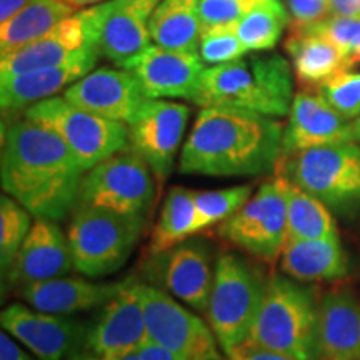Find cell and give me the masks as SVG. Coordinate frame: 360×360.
<instances>
[{
    "label": "cell",
    "mask_w": 360,
    "mask_h": 360,
    "mask_svg": "<svg viewBox=\"0 0 360 360\" xmlns=\"http://www.w3.org/2000/svg\"><path fill=\"white\" fill-rule=\"evenodd\" d=\"M85 170L60 135L24 117L2 132V188L35 219L64 220L77 205Z\"/></svg>",
    "instance_id": "1"
},
{
    "label": "cell",
    "mask_w": 360,
    "mask_h": 360,
    "mask_svg": "<svg viewBox=\"0 0 360 360\" xmlns=\"http://www.w3.org/2000/svg\"><path fill=\"white\" fill-rule=\"evenodd\" d=\"M283 127L276 117L236 107H202L180 154L179 170L242 177L276 170Z\"/></svg>",
    "instance_id": "2"
},
{
    "label": "cell",
    "mask_w": 360,
    "mask_h": 360,
    "mask_svg": "<svg viewBox=\"0 0 360 360\" xmlns=\"http://www.w3.org/2000/svg\"><path fill=\"white\" fill-rule=\"evenodd\" d=\"M292 65L281 53H247L227 64L205 67L193 103L236 107L276 117L289 115L294 101Z\"/></svg>",
    "instance_id": "3"
},
{
    "label": "cell",
    "mask_w": 360,
    "mask_h": 360,
    "mask_svg": "<svg viewBox=\"0 0 360 360\" xmlns=\"http://www.w3.org/2000/svg\"><path fill=\"white\" fill-rule=\"evenodd\" d=\"M314 292L283 276L267 278L249 340L297 360H321Z\"/></svg>",
    "instance_id": "4"
},
{
    "label": "cell",
    "mask_w": 360,
    "mask_h": 360,
    "mask_svg": "<svg viewBox=\"0 0 360 360\" xmlns=\"http://www.w3.org/2000/svg\"><path fill=\"white\" fill-rule=\"evenodd\" d=\"M274 172L322 200L332 212L360 210V143L342 142L282 155Z\"/></svg>",
    "instance_id": "5"
},
{
    "label": "cell",
    "mask_w": 360,
    "mask_h": 360,
    "mask_svg": "<svg viewBox=\"0 0 360 360\" xmlns=\"http://www.w3.org/2000/svg\"><path fill=\"white\" fill-rule=\"evenodd\" d=\"M265 285L260 270L238 254L222 252L215 260L205 315L224 354L249 339Z\"/></svg>",
    "instance_id": "6"
},
{
    "label": "cell",
    "mask_w": 360,
    "mask_h": 360,
    "mask_svg": "<svg viewBox=\"0 0 360 360\" xmlns=\"http://www.w3.org/2000/svg\"><path fill=\"white\" fill-rule=\"evenodd\" d=\"M143 215L119 214L94 205H75L69 225L74 269L87 277L114 274L132 254L143 231Z\"/></svg>",
    "instance_id": "7"
},
{
    "label": "cell",
    "mask_w": 360,
    "mask_h": 360,
    "mask_svg": "<svg viewBox=\"0 0 360 360\" xmlns=\"http://www.w3.org/2000/svg\"><path fill=\"white\" fill-rule=\"evenodd\" d=\"M24 117L47 125L60 135L85 172L129 148L127 125L80 109L65 97H51L34 103L24 112Z\"/></svg>",
    "instance_id": "8"
},
{
    "label": "cell",
    "mask_w": 360,
    "mask_h": 360,
    "mask_svg": "<svg viewBox=\"0 0 360 360\" xmlns=\"http://www.w3.org/2000/svg\"><path fill=\"white\" fill-rule=\"evenodd\" d=\"M219 236L265 262L281 257L287 237V179L264 182L236 214L224 220Z\"/></svg>",
    "instance_id": "9"
},
{
    "label": "cell",
    "mask_w": 360,
    "mask_h": 360,
    "mask_svg": "<svg viewBox=\"0 0 360 360\" xmlns=\"http://www.w3.org/2000/svg\"><path fill=\"white\" fill-rule=\"evenodd\" d=\"M150 165L130 148L85 172L77 205H94L127 215H146L155 199Z\"/></svg>",
    "instance_id": "10"
},
{
    "label": "cell",
    "mask_w": 360,
    "mask_h": 360,
    "mask_svg": "<svg viewBox=\"0 0 360 360\" xmlns=\"http://www.w3.org/2000/svg\"><path fill=\"white\" fill-rule=\"evenodd\" d=\"M148 340L182 360H225L212 328L159 287L139 283Z\"/></svg>",
    "instance_id": "11"
},
{
    "label": "cell",
    "mask_w": 360,
    "mask_h": 360,
    "mask_svg": "<svg viewBox=\"0 0 360 360\" xmlns=\"http://www.w3.org/2000/svg\"><path fill=\"white\" fill-rule=\"evenodd\" d=\"M159 0H105L80 11L101 57L125 69L150 47V17Z\"/></svg>",
    "instance_id": "12"
},
{
    "label": "cell",
    "mask_w": 360,
    "mask_h": 360,
    "mask_svg": "<svg viewBox=\"0 0 360 360\" xmlns=\"http://www.w3.org/2000/svg\"><path fill=\"white\" fill-rule=\"evenodd\" d=\"M191 117L186 103L147 98L129 127V148L150 165L159 179L169 177Z\"/></svg>",
    "instance_id": "13"
},
{
    "label": "cell",
    "mask_w": 360,
    "mask_h": 360,
    "mask_svg": "<svg viewBox=\"0 0 360 360\" xmlns=\"http://www.w3.org/2000/svg\"><path fill=\"white\" fill-rule=\"evenodd\" d=\"M0 323L39 360H64L79 354L85 345L87 327L65 315L32 310L22 304L4 309Z\"/></svg>",
    "instance_id": "14"
},
{
    "label": "cell",
    "mask_w": 360,
    "mask_h": 360,
    "mask_svg": "<svg viewBox=\"0 0 360 360\" xmlns=\"http://www.w3.org/2000/svg\"><path fill=\"white\" fill-rule=\"evenodd\" d=\"M139 283L134 277L125 278L119 292L103 305L98 317L87 327L85 352L105 357L130 352L148 342Z\"/></svg>",
    "instance_id": "15"
},
{
    "label": "cell",
    "mask_w": 360,
    "mask_h": 360,
    "mask_svg": "<svg viewBox=\"0 0 360 360\" xmlns=\"http://www.w3.org/2000/svg\"><path fill=\"white\" fill-rule=\"evenodd\" d=\"M87 57H101V53L90 37L82 13L75 12L42 39L0 56V77L51 69Z\"/></svg>",
    "instance_id": "16"
},
{
    "label": "cell",
    "mask_w": 360,
    "mask_h": 360,
    "mask_svg": "<svg viewBox=\"0 0 360 360\" xmlns=\"http://www.w3.org/2000/svg\"><path fill=\"white\" fill-rule=\"evenodd\" d=\"M125 69L132 70L147 98H186L193 102L205 65L199 53L150 45Z\"/></svg>",
    "instance_id": "17"
},
{
    "label": "cell",
    "mask_w": 360,
    "mask_h": 360,
    "mask_svg": "<svg viewBox=\"0 0 360 360\" xmlns=\"http://www.w3.org/2000/svg\"><path fill=\"white\" fill-rule=\"evenodd\" d=\"M64 97L80 109L124 124H129L147 101L134 72L122 67L90 70L65 89Z\"/></svg>",
    "instance_id": "18"
},
{
    "label": "cell",
    "mask_w": 360,
    "mask_h": 360,
    "mask_svg": "<svg viewBox=\"0 0 360 360\" xmlns=\"http://www.w3.org/2000/svg\"><path fill=\"white\" fill-rule=\"evenodd\" d=\"M354 141V122L332 109L317 90L305 87L295 94L283 130L282 155Z\"/></svg>",
    "instance_id": "19"
},
{
    "label": "cell",
    "mask_w": 360,
    "mask_h": 360,
    "mask_svg": "<svg viewBox=\"0 0 360 360\" xmlns=\"http://www.w3.org/2000/svg\"><path fill=\"white\" fill-rule=\"evenodd\" d=\"M155 257L157 277L170 295L205 312L214 283L210 249L202 240H184Z\"/></svg>",
    "instance_id": "20"
},
{
    "label": "cell",
    "mask_w": 360,
    "mask_h": 360,
    "mask_svg": "<svg viewBox=\"0 0 360 360\" xmlns=\"http://www.w3.org/2000/svg\"><path fill=\"white\" fill-rule=\"evenodd\" d=\"M74 269L69 237L56 220L35 219L19 254L7 270V282L13 287L65 277Z\"/></svg>",
    "instance_id": "21"
},
{
    "label": "cell",
    "mask_w": 360,
    "mask_h": 360,
    "mask_svg": "<svg viewBox=\"0 0 360 360\" xmlns=\"http://www.w3.org/2000/svg\"><path fill=\"white\" fill-rule=\"evenodd\" d=\"M321 360H360V302L347 289L327 292L317 307Z\"/></svg>",
    "instance_id": "22"
},
{
    "label": "cell",
    "mask_w": 360,
    "mask_h": 360,
    "mask_svg": "<svg viewBox=\"0 0 360 360\" xmlns=\"http://www.w3.org/2000/svg\"><path fill=\"white\" fill-rule=\"evenodd\" d=\"M98 57H87L70 64L24 72V74L0 77V105L4 115L25 112L34 103L56 97L72 84L87 75L97 64Z\"/></svg>",
    "instance_id": "23"
},
{
    "label": "cell",
    "mask_w": 360,
    "mask_h": 360,
    "mask_svg": "<svg viewBox=\"0 0 360 360\" xmlns=\"http://www.w3.org/2000/svg\"><path fill=\"white\" fill-rule=\"evenodd\" d=\"M122 282L97 283L79 277H58L22 287L20 295L32 309L47 314L70 315L105 305Z\"/></svg>",
    "instance_id": "24"
},
{
    "label": "cell",
    "mask_w": 360,
    "mask_h": 360,
    "mask_svg": "<svg viewBox=\"0 0 360 360\" xmlns=\"http://www.w3.org/2000/svg\"><path fill=\"white\" fill-rule=\"evenodd\" d=\"M281 269L297 281H339L349 274V257L340 238H287Z\"/></svg>",
    "instance_id": "25"
},
{
    "label": "cell",
    "mask_w": 360,
    "mask_h": 360,
    "mask_svg": "<svg viewBox=\"0 0 360 360\" xmlns=\"http://www.w3.org/2000/svg\"><path fill=\"white\" fill-rule=\"evenodd\" d=\"M283 47L289 53L297 80L305 87H317L337 72L350 69L349 62L334 45L310 30L289 27V37Z\"/></svg>",
    "instance_id": "26"
},
{
    "label": "cell",
    "mask_w": 360,
    "mask_h": 360,
    "mask_svg": "<svg viewBox=\"0 0 360 360\" xmlns=\"http://www.w3.org/2000/svg\"><path fill=\"white\" fill-rule=\"evenodd\" d=\"M148 29L152 42L159 47L199 53L200 0H160Z\"/></svg>",
    "instance_id": "27"
},
{
    "label": "cell",
    "mask_w": 360,
    "mask_h": 360,
    "mask_svg": "<svg viewBox=\"0 0 360 360\" xmlns=\"http://www.w3.org/2000/svg\"><path fill=\"white\" fill-rule=\"evenodd\" d=\"M75 11L65 0H34L7 24L0 25V56L42 39Z\"/></svg>",
    "instance_id": "28"
},
{
    "label": "cell",
    "mask_w": 360,
    "mask_h": 360,
    "mask_svg": "<svg viewBox=\"0 0 360 360\" xmlns=\"http://www.w3.org/2000/svg\"><path fill=\"white\" fill-rule=\"evenodd\" d=\"M200 231L202 225L193 192L175 186L170 188L162 205L148 250L152 255H159Z\"/></svg>",
    "instance_id": "29"
},
{
    "label": "cell",
    "mask_w": 360,
    "mask_h": 360,
    "mask_svg": "<svg viewBox=\"0 0 360 360\" xmlns=\"http://www.w3.org/2000/svg\"><path fill=\"white\" fill-rule=\"evenodd\" d=\"M287 238H339L332 210L287 180Z\"/></svg>",
    "instance_id": "30"
},
{
    "label": "cell",
    "mask_w": 360,
    "mask_h": 360,
    "mask_svg": "<svg viewBox=\"0 0 360 360\" xmlns=\"http://www.w3.org/2000/svg\"><path fill=\"white\" fill-rule=\"evenodd\" d=\"M290 27L283 0H260L237 22V34L250 52L272 51Z\"/></svg>",
    "instance_id": "31"
},
{
    "label": "cell",
    "mask_w": 360,
    "mask_h": 360,
    "mask_svg": "<svg viewBox=\"0 0 360 360\" xmlns=\"http://www.w3.org/2000/svg\"><path fill=\"white\" fill-rule=\"evenodd\" d=\"M32 214L11 195L0 199V264L7 272L30 232Z\"/></svg>",
    "instance_id": "32"
},
{
    "label": "cell",
    "mask_w": 360,
    "mask_h": 360,
    "mask_svg": "<svg viewBox=\"0 0 360 360\" xmlns=\"http://www.w3.org/2000/svg\"><path fill=\"white\" fill-rule=\"evenodd\" d=\"M252 186H236L222 191L193 192L197 212H199L202 231L224 222L233 215L250 199Z\"/></svg>",
    "instance_id": "33"
},
{
    "label": "cell",
    "mask_w": 360,
    "mask_h": 360,
    "mask_svg": "<svg viewBox=\"0 0 360 360\" xmlns=\"http://www.w3.org/2000/svg\"><path fill=\"white\" fill-rule=\"evenodd\" d=\"M250 51L237 34V24L215 25L202 29L199 56L204 64L219 65L244 57Z\"/></svg>",
    "instance_id": "34"
},
{
    "label": "cell",
    "mask_w": 360,
    "mask_h": 360,
    "mask_svg": "<svg viewBox=\"0 0 360 360\" xmlns=\"http://www.w3.org/2000/svg\"><path fill=\"white\" fill-rule=\"evenodd\" d=\"M332 109L354 122L360 117V72L349 69L337 72L315 87Z\"/></svg>",
    "instance_id": "35"
},
{
    "label": "cell",
    "mask_w": 360,
    "mask_h": 360,
    "mask_svg": "<svg viewBox=\"0 0 360 360\" xmlns=\"http://www.w3.org/2000/svg\"><path fill=\"white\" fill-rule=\"evenodd\" d=\"M294 29H305L310 32L322 35L339 51L349 65L359 64L360 58V19H349V17L328 15L327 19L315 22L307 27H294Z\"/></svg>",
    "instance_id": "36"
},
{
    "label": "cell",
    "mask_w": 360,
    "mask_h": 360,
    "mask_svg": "<svg viewBox=\"0 0 360 360\" xmlns=\"http://www.w3.org/2000/svg\"><path fill=\"white\" fill-rule=\"evenodd\" d=\"M260 0H200L202 29L237 24Z\"/></svg>",
    "instance_id": "37"
},
{
    "label": "cell",
    "mask_w": 360,
    "mask_h": 360,
    "mask_svg": "<svg viewBox=\"0 0 360 360\" xmlns=\"http://www.w3.org/2000/svg\"><path fill=\"white\" fill-rule=\"evenodd\" d=\"M290 27H307L330 15V0H283Z\"/></svg>",
    "instance_id": "38"
},
{
    "label": "cell",
    "mask_w": 360,
    "mask_h": 360,
    "mask_svg": "<svg viewBox=\"0 0 360 360\" xmlns=\"http://www.w3.org/2000/svg\"><path fill=\"white\" fill-rule=\"evenodd\" d=\"M69 360H182L179 355L170 352L169 349L162 347L159 344H154V342H146V344L141 345V347L130 350V352L117 354V355H105V357H101V355H94L89 352H79L72 355Z\"/></svg>",
    "instance_id": "39"
},
{
    "label": "cell",
    "mask_w": 360,
    "mask_h": 360,
    "mask_svg": "<svg viewBox=\"0 0 360 360\" xmlns=\"http://www.w3.org/2000/svg\"><path fill=\"white\" fill-rule=\"evenodd\" d=\"M225 357H227V360H297L285 354L260 347V345L254 344L249 339L232 347L231 350H227Z\"/></svg>",
    "instance_id": "40"
},
{
    "label": "cell",
    "mask_w": 360,
    "mask_h": 360,
    "mask_svg": "<svg viewBox=\"0 0 360 360\" xmlns=\"http://www.w3.org/2000/svg\"><path fill=\"white\" fill-rule=\"evenodd\" d=\"M0 360H34L6 332L0 334Z\"/></svg>",
    "instance_id": "41"
},
{
    "label": "cell",
    "mask_w": 360,
    "mask_h": 360,
    "mask_svg": "<svg viewBox=\"0 0 360 360\" xmlns=\"http://www.w3.org/2000/svg\"><path fill=\"white\" fill-rule=\"evenodd\" d=\"M330 15L360 19V0H330Z\"/></svg>",
    "instance_id": "42"
},
{
    "label": "cell",
    "mask_w": 360,
    "mask_h": 360,
    "mask_svg": "<svg viewBox=\"0 0 360 360\" xmlns=\"http://www.w3.org/2000/svg\"><path fill=\"white\" fill-rule=\"evenodd\" d=\"M34 0H0V25L7 24Z\"/></svg>",
    "instance_id": "43"
},
{
    "label": "cell",
    "mask_w": 360,
    "mask_h": 360,
    "mask_svg": "<svg viewBox=\"0 0 360 360\" xmlns=\"http://www.w3.org/2000/svg\"><path fill=\"white\" fill-rule=\"evenodd\" d=\"M65 2L70 4V6H74L75 8H80L87 6H97V4L105 2V0H65Z\"/></svg>",
    "instance_id": "44"
},
{
    "label": "cell",
    "mask_w": 360,
    "mask_h": 360,
    "mask_svg": "<svg viewBox=\"0 0 360 360\" xmlns=\"http://www.w3.org/2000/svg\"><path fill=\"white\" fill-rule=\"evenodd\" d=\"M354 137L355 142L360 143V117L357 120H354Z\"/></svg>",
    "instance_id": "45"
}]
</instances>
